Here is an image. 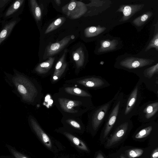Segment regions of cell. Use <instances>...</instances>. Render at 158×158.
<instances>
[{"label":"cell","instance_id":"52a82bcc","mask_svg":"<svg viewBox=\"0 0 158 158\" xmlns=\"http://www.w3.org/2000/svg\"><path fill=\"white\" fill-rule=\"evenodd\" d=\"M136 75L147 88L158 97V63L142 69Z\"/></svg>","mask_w":158,"mask_h":158},{"label":"cell","instance_id":"484cf974","mask_svg":"<svg viewBox=\"0 0 158 158\" xmlns=\"http://www.w3.org/2000/svg\"><path fill=\"white\" fill-rule=\"evenodd\" d=\"M65 20L66 18L64 17L56 19L48 26L44 34H47L58 28L64 23Z\"/></svg>","mask_w":158,"mask_h":158},{"label":"cell","instance_id":"cb8c5ba5","mask_svg":"<svg viewBox=\"0 0 158 158\" xmlns=\"http://www.w3.org/2000/svg\"><path fill=\"white\" fill-rule=\"evenodd\" d=\"M63 134L78 148L82 150L88 151L86 146L81 140L69 133L64 132Z\"/></svg>","mask_w":158,"mask_h":158},{"label":"cell","instance_id":"9c48e42d","mask_svg":"<svg viewBox=\"0 0 158 158\" xmlns=\"http://www.w3.org/2000/svg\"><path fill=\"white\" fill-rule=\"evenodd\" d=\"M137 115L141 122L154 121L158 117V99L150 101L140 106Z\"/></svg>","mask_w":158,"mask_h":158},{"label":"cell","instance_id":"5b68a950","mask_svg":"<svg viewBox=\"0 0 158 158\" xmlns=\"http://www.w3.org/2000/svg\"><path fill=\"white\" fill-rule=\"evenodd\" d=\"M65 83L73 85L88 90L103 89L110 85L104 78L96 75L88 76L66 80Z\"/></svg>","mask_w":158,"mask_h":158},{"label":"cell","instance_id":"5bb4252c","mask_svg":"<svg viewBox=\"0 0 158 158\" xmlns=\"http://www.w3.org/2000/svg\"><path fill=\"white\" fill-rule=\"evenodd\" d=\"M28 118L31 127L42 142L47 148H51L52 144L50 138L41 127L36 118L31 115H29Z\"/></svg>","mask_w":158,"mask_h":158},{"label":"cell","instance_id":"2e32d148","mask_svg":"<svg viewBox=\"0 0 158 158\" xmlns=\"http://www.w3.org/2000/svg\"><path fill=\"white\" fill-rule=\"evenodd\" d=\"M24 2V0H17L14 1L2 14V17L4 20H6L11 18H13L18 17L17 15L22 10Z\"/></svg>","mask_w":158,"mask_h":158},{"label":"cell","instance_id":"83f0119b","mask_svg":"<svg viewBox=\"0 0 158 158\" xmlns=\"http://www.w3.org/2000/svg\"><path fill=\"white\" fill-rule=\"evenodd\" d=\"M67 51V49L64 50L63 55L59 59L55 65L54 72H56L61 70L67 64L65 60Z\"/></svg>","mask_w":158,"mask_h":158},{"label":"cell","instance_id":"9a60e30c","mask_svg":"<svg viewBox=\"0 0 158 158\" xmlns=\"http://www.w3.org/2000/svg\"><path fill=\"white\" fill-rule=\"evenodd\" d=\"M144 4H137L129 5H122L117 10V12H122L123 16L119 21L124 22L128 20L136 13L141 10Z\"/></svg>","mask_w":158,"mask_h":158},{"label":"cell","instance_id":"44dd1931","mask_svg":"<svg viewBox=\"0 0 158 158\" xmlns=\"http://www.w3.org/2000/svg\"><path fill=\"white\" fill-rule=\"evenodd\" d=\"M156 124L154 121L146 123L135 135V138L141 139L147 136L151 133Z\"/></svg>","mask_w":158,"mask_h":158},{"label":"cell","instance_id":"d6986e66","mask_svg":"<svg viewBox=\"0 0 158 158\" xmlns=\"http://www.w3.org/2000/svg\"><path fill=\"white\" fill-rule=\"evenodd\" d=\"M72 56L77 70L76 73H78L81 69L83 68L84 64L85 56L82 48L80 47L73 51Z\"/></svg>","mask_w":158,"mask_h":158},{"label":"cell","instance_id":"f546056e","mask_svg":"<svg viewBox=\"0 0 158 158\" xmlns=\"http://www.w3.org/2000/svg\"><path fill=\"white\" fill-rule=\"evenodd\" d=\"M152 48H155L157 51L158 50V33L157 32L151 40L147 47L145 51H147Z\"/></svg>","mask_w":158,"mask_h":158},{"label":"cell","instance_id":"d590c367","mask_svg":"<svg viewBox=\"0 0 158 158\" xmlns=\"http://www.w3.org/2000/svg\"><path fill=\"white\" fill-rule=\"evenodd\" d=\"M120 158H126L124 156L121 155L120 156Z\"/></svg>","mask_w":158,"mask_h":158},{"label":"cell","instance_id":"ffe728a7","mask_svg":"<svg viewBox=\"0 0 158 158\" xmlns=\"http://www.w3.org/2000/svg\"><path fill=\"white\" fill-rule=\"evenodd\" d=\"M61 121L65 125L74 129L80 130L82 129V123L79 117L63 116Z\"/></svg>","mask_w":158,"mask_h":158},{"label":"cell","instance_id":"7c38bea8","mask_svg":"<svg viewBox=\"0 0 158 158\" xmlns=\"http://www.w3.org/2000/svg\"><path fill=\"white\" fill-rule=\"evenodd\" d=\"M74 38L73 35L67 36L59 41L48 45L45 49L43 59H45L49 58L59 52L68 44L71 40Z\"/></svg>","mask_w":158,"mask_h":158},{"label":"cell","instance_id":"8fae6325","mask_svg":"<svg viewBox=\"0 0 158 158\" xmlns=\"http://www.w3.org/2000/svg\"><path fill=\"white\" fill-rule=\"evenodd\" d=\"M132 126L131 119L117 123L114 133L108 140L106 146H112L118 142L126 134Z\"/></svg>","mask_w":158,"mask_h":158},{"label":"cell","instance_id":"e0dca14e","mask_svg":"<svg viewBox=\"0 0 158 158\" xmlns=\"http://www.w3.org/2000/svg\"><path fill=\"white\" fill-rule=\"evenodd\" d=\"M20 20V18L17 17L4 22L0 32V45L9 36Z\"/></svg>","mask_w":158,"mask_h":158},{"label":"cell","instance_id":"ba28073f","mask_svg":"<svg viewBox=\"0 0 158 158\" xmlns=\"http://www.w3.org/2000/svg\"><path fill=\"white\" fill-rule=\"evenodd\" d=\"M154 61L145 58L129 57L121 60L115 67L136 74L142 69L151 65Z\"/></svg>","mask_w":158,"mask_h":158},{"label":"cell","instance_id":"1f68e13d","mask_svg":"<svg viewBox=\"0 0 158 158\" xmlns=\"http://www.w3.org/2000/svg\"><path fill=\"white\" fill-rule=\"evenodd\" d=\"M10 151L15 158H28L25 155L13 149H11Z\"/></svg>","mask_w":158,"mask_h":158},{"label":"cell","instance_id":"e575fe53","mask_svg":"<svg viewBox=\"0 0 158 158\" xmlns=\"http://www.w3.org/2000/svg\"><path fill=\"white\" fill-rule=\"evenodd\" d=\"M54 1L58 6H59L61 3V1L60 0H56Z\"/></svg>","mask_w":158,"mask_h":158},{"label":"cell","instance_id":"4fadbf2b","mask_svg":"<svg viewBox=\"0 0 158 158\" xmlns=\"http://www.w3.org/2000/svg\"><path fill=\"white\" fill-rule=\"evenodd\" d=\"M59 93L72 96L92 98V96L87 90L76 85L65 83L60 88Z\"/></svg>","mask_w":158,"mask_h":158},{"label":"cell","instance_id":"7a4b0ae2","mask_svg":"<svg viewBox=\"0 0 158 158\" xmlns=\"http://www.w3.org/2000/svg\"><path fill=\"white\" fill-rule=\"evenodd\" d=\"M53 99L63 116L79 117L95 107L90 98L72 96L58 92L53 95Z\"/></svg>","mask_w":158,"mask_h":158},{"label":"cell","instance_id":"277c9868","mask_svg":"<svg viewBox=\"0 0 158 158\" xmlns=\"http://www.w3.org/2000/svg\"><path fill=\"white\" fill-rule=\"evenodd\" d=\"M121 90L122 88L120 87L114 97L109 101L100 106H95L88 112L89 124L94 131H97L105 122L114 101Z\"/></svg>","mask_w":158,"mask_h":158},{"label":"cell","instance_id":"d6a6232c","mask_svg":"<svg viewBox=\"0 0 158 158\" xmlns=\"http://www.w3.org/2000/svg\"><path fill=\"white\" fill-rule=\"evenodd\" d=\"M152 158H157L158 157V150L157 148L154 151L152 155Z\"/></svg>","mask_w":158,"mask_h":158},{"label":"cell","instance_id":"4316f807","mask_svg":"<svg viewBox=\"0 0 158 158\" xmlns=\"http://www.w3.org/2000/svg\"><path fill=\"white\" fill-rule=\"evenodd\" d=\"M152 13L148 11L135 19L133 23L136 26L140 27L143 25L152 15Z\"/></svg>","mask_w":158,"mask_h":158},{"label":"cell","instance_id":"8992f818","mask_svg":"<svg viewBox=\"0 0 158 158\" xmlns=\"http://www.w3.org/2000/svg\"><path fill=\"white\" fill-rule=\"evenodd\" d=\"M121 90L114 101L105 121L103 130V138L106 137L117 124L119 112L125 96Z\"/></svg>","mask_w":158,"mask_h":158},{"label":"cell","instance_id":"7402d4cb","mask_svg":"<svg viewBox=\"0 0 158 158\" xmlns=\"http://www.w3.org/2000/svg\"><path fill=\"white\" fill-rule=\"evenodd\" d=\"M117 40H106L102 41L100 43V47L98 49L99 52H107L115 49L118 44Z\"/></svg>","mask_w":158,"mask_h":158},{"label":"cell","instance_id":"836d02e7","mask_svg":"<svg viewBox=\"0 0 158 158\" xmlns=\"http://www.w3.org/2000/svg\"><path fill=\"white\" fill-rule=\"evenodd\" d=\"M96 158H104L103 156L100 153H98Z\"/></svg>","mask_w":158,"mask_h":158},{"label":"cell","instance_id":"603a6c76","mask_svg":"<svg viewBox=\"0 0 158 158\" xmlns=\"http://www.w3.org/2000/svg\"><path fill=\"white\" fill-rule=\"evenodd\" d=\"M106 29L105 27H101L100 26L88 27L84 30V34L86 37H93L100 34Z\"/></svg>","mask_w":158,"mask_h":158},{"label":"cell","instance_id":"4dcf8cb0","mask_svg":"<svg viewBox=\"0 0 158 158\" xmlns=\"http://www.w3.org/2000/svg\"><path fill=\"white\" fill-rule=\"evenodd\" d=\"M12 1L11 0H0V15L2 16V12L5 8Z\"/></svg>","mask_w":158,"mask_h":158},{"label":"cell","instance_id":"30bf717a","mask_svg":"<svg viewBox=\"0 0 158 158\" xmlns=\"http://www.w3.org/2000/svg\"><path fill=\"white\" fill-rule=\"evenodd\" d=\"M61 10L62 12L68 18L71 19H76L83 15L87 9L83 2L72 0L63 6Z\"/></svg>","mask_w":158,"mask_h":158},{"label":"cell","instance_id":"d4e9b609","mask_svg":"<svg viewBox=\"0 0 158 158\" xmlns=\"http://www.w3.org/2000/svg\"><path fill=\"white\" fill-rule=\"evenodd\" d=\"M29 3L32 14L35 20L38 22L41 18L42 12L41 9L35 0H30Z\"/></svg>","mask_w":158,"mask_h":158},{"label":"cell","instance_id":"3957f363","mask_svg":"<svg viewBox=\"0 0 158 158\" xmlns=\"http://www.w3.org/2000/svg\"><path fill=\"white\" fill-rule=\"evenodd\" d=\"M142 84L139 80L130 93L125 95L117 123L130 119L137 115L142 98Z\"/></svg>","mask_w":158,"mask_h":158},{"label":"cell","instance_id":"8d00e7d4","mask_svg":"<svg viewBox=\"0 0 158 158\" xmlns=\"http://www.w3.org/2000/svg\"><path fill=\"white\" fill-rule=\"evenodd\" d=\"M2 17V15H0V22L1 19V18Z\"/></svg>","mask_w":158,"mask_h":158},{"label":"cell","instance_id":"6da1fadb","mask_svg":"<svg viewBox=\"0 0 158 158\" xmlns=\"http://www.w3.org/2000/svg\"><path fill=\"white\" fill-rule=\"evenodd\" d=\"M13 73L4 72L5 80L12 92L24 103L34 106L39 103L43 95L38 81L15 69Z\"/></svg>","mask_w":158,"mask_h":158},{"label":"cell","instance_id":"f1b7e54d","mask_svg":"<svg viewBox=\"0 0 158 158\" xmlns=\"http://www.w3.org/2000/svg\"><path fill=\"white\" fill-rule=\"evenodd\" d=\"M143 152V151L141 149H133L127 151V155L129 158H134L141 156Z\"/></svg>","mask_w":158,"mask_h":158},{"label":"cell","instance_id":"ac0fdd59","mask_svg":"<svg viewBox=\"0 0 158 158\" xmlns=\"http://www.w3.org/2000/svg\"><path fill=\"white\" fill-rule=\"evenodd\" d=\"M55 59V57H50L46 61L39 64L35 69V72L40 76L46 75L52 68Z\"/></svg>","mask_w":158,"mask_h":158}]
</instances>
